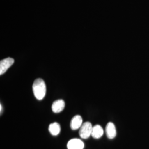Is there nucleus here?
I'll return each instance as SVG.
<instances>
[{
  "label": "nucleus",
  "instance_id": "3",
  "mask_svg": "<svg viewBox=\"0 0 149 149\" xmlns=\"http://www.w3.org/2000/svg\"><path fill=\"white\" fill-rule=\"evenodd\" d=\"M15 62L14 59L11 58H7L0 61V74H5Z\"/></svg>",
  "mask_w": 149,
  "mask_h": 149
},
{
  "label": "nucleus",
  "instance_id": "1",
  "mask_svg": "<svg viewBox=\"0 0 149 149\" xmlns=\"http://www.w3.org/2000/svg\"><path fill=\"white\" fill-rule=\"evenodd\" d=\"M33 91L36 98L38 100H42L46 95L47 87L44 80L37 79L34 81L33 84Z\"/></svg>",
  "mask_w": 149,
  "mask_h": 149
},
{
  "label": "nucleus",
  "instance_id": "8",
  "mask_svg": "<svg viewBox=\"0 0 149 149\" xmlns=\"http://www.w3.org/2000/svg\"><path fill=\"white\" fill-rule=\"evenodd\" d=\"M103 133L104 131L101 126L100 125H96L95 126L93 127L91 136L93 138L99 139L101 138Z\"/></svg>",
  "mask_w": 149,
  "mask_h": 149
},
{
  "label": "nucleus",
  "instance_id": "4",
  "mask_svg": "<svg viewBox=\"0 0 149 149\" xmlns=\"http://www.w3.org/2000/svg\"><path fill=\"white\" fill-rule=\"evenodd\" d=\"M68 149H84V144L79 139H73L70 140L67 144Z\"/></svg>",
  "mask_w": 149,
  "mask_h": 149
},
{
  "label": "nucleus",
  "instance_id": "2",
  "mask_svg": "<svg viewBox=\"0 0 149 149\" xmlns=\"http://www.w3.org/2000/svg\"><path fill=\"white\" fill-rule=\"evenodd\" d=\"M93 127L92 124L90 122L83 123L81 127L80 128L79 135L80 137L82 139L88 138L92 134Z\"/></svg>",
  "mask_w": 149,
  "mask_h": 149
},
{
  "label": "nucleus",
  "instance_id": "7",
  "mask_svg": "<svg viewBox=\"0 0 149 149\" xmlns=\"http://www.w3.org/2000/svg\"><path fill=\"white\" fill-rule=\"evenodd\" d=\"M65 106V103L64 100H58L54 102L52 107V109L54 113H58L64 110Z\"/></svg>",
  "mask_w": 149,
  "mask_h": 149
},
{
  "label": "nucleus",
  "instance_id": "6",
  "mask_svg": "<svg viewBox=\"0 0 149 149\" xmlns=\"http://www.w3.org/2000/svg\"><path fill=\"white\" fill-rule=\"evenodd\" d=\"M82 118L80 115H76L72 118L70 122V127L72 130H77L81 128L82 123Z\"/></svg>",
  "mask_w": 149,
  "mask_h": 149
},
{
  "label": "nucleus",
  "instance_id": "5",
  "mask_svg": "<svg viewBox=\"0 0 149 149\" xmlns=\"http://www.w3.org/2000/svg\"><path fill=\"white\" fill-rule=\"evenodd\" d=\"M106 133L108 138L114 139L117 135L116 128L114 124L112 122L108 123L106 127Z\"/></svg>",
  "mask_w": 149,
  "mask_h": 149
},
{
  "label": "nucleus",
  "instance_id": "10",
  "mask_svg": "<svg viewBox=\"0 0 149 149\" xmlns=\"http://www.w3.org/2000/svg\"><path fill=\"white\" fill-rule=\"evenodd\" d=\"M2 105L1 104V105H0V109H0V111H1V113L2 112Z\"/></svg>",
  "mask_w": 149,
  "mask_h": 149
},
{
  "label": "nucleus",
  "instance_id": "9",
  "mask_svg": "<svg viewBox=\"0 0 149 149\" xmlns=\"http://www.w3.org/2000/svg\"><path fill=\"white\" fill-rule=\"evenodd\" d=\"M61 130L60 125L59 123L55 122L50 124L49 127V131L50 134L53 136L58 135Z\"/></svg>",
  "mask_w": 149,
  "mask_h": 149
}]
</instances>
